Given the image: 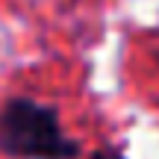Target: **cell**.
Returning a JSON list of instances; mask_svg holds the SVG:
<instances>
[{"instance_id":"6da1fadb","label":"cell","mask_w":159,"mask_h":159,"mask_svg":"<svg viewBox=\"0 0 159 159\" xmlns=\"http://www.w3.org/2000/svg\"><path fill=\"white\" fill-rule=\"evenodd\" d=\"M0 153L12 159H77L80 144L62 130L56 109L33 97H9L0 106Z\"/></svg>"},{"instance_id":"7a4b0ae2","label":"cell","mask_w":159,"mask_h":159,"mask_svg":"<svg viewBox=\"0 0 159 159\" xmlns=\"http://www.w3.org/2000/svg\"><path fill=\"white\" fill-rule=\"evenodd\" d=\"M89 159H124V156H121L118 150H112V148H100V150H94Z\"/></svg>"}]
</instances>
